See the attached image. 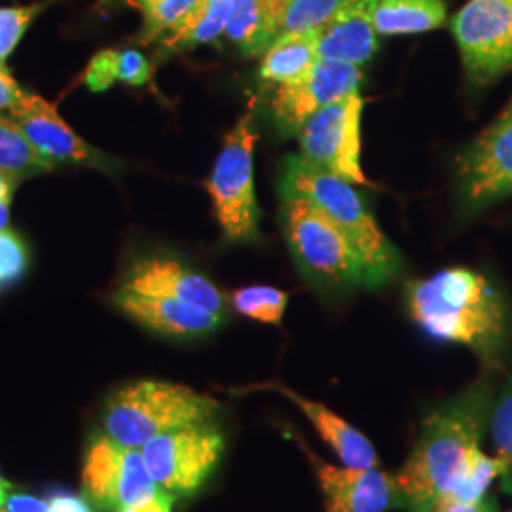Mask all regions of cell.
<instances>
[{
	"instance_id": "obj_1",
	"label": "cell",
	"mask_w": 512,
	"mask_h": 512,
	"mask_svg": "<svg viewBox=\"0 0 512 512\" xmlns=\"http://www.w3.org/2000/svg\"><path fill=\"white\" fill-rule=\"evenodd\" d=\"M494 393L475 384L431 410L403 467L393 475L404 511L439 501H480L499 478V465L482 450Z\"/></svg>"
},
{
	"instance_id": "obj_2",
	"label": "cell",
	"mask_w": 512,
	"mask_h": 512,
	"mask_svg": "<svg viewBox=\"0 0 512 512\" xmlns=\"http://www.w3.org/2000/svg\"><path fill=\"white\" fill-rule=\"evenodd\" d=\"M410 319L429 338L465 346L486 365H495L507 346L509 313L486 275L446 268L404 287Z\"/></svg>"
},
{
	"instance_id": "obj_3",
	"label": "cell",
	"mask_w": 512,
	"mask_h": 512,
	"mask_svg": "<svg viewBox=\"0 0 512 512\" xmlns=\"http://www.w3.org/2000/svg\"><path fill=\"white\" fill-rule=\"evenodd\" d=\"M279 188L308 198L346 236L365 268V289H382L403 272L399 249L378 226L355 184L291 154L283 162Z\"/></svg>"
},
{
	"instance_id": "obj_4",
	"label": "cell",
	"mask_w": 512,
	"mask_h": 512,
	"mask_svg": "<svg viewBox=\"0 0 512 512\" xmlns=\"http://www.w3.org/2000/svg\"><path fill=\"white\" fill-rule=\"evenodd\" d=\"M219 410V401L188 385L139 380L116 389L107 399L103 429L110 439L141 450L167 431L213 420Z\"/></svg>"
},
{
	"instance_id": "obj_5",
	"label": "cell",
	"mask_w": 512,
	"mask_h": 512,
	"mask_svg": "<svg viewBox=\"0 0 512 512\" xmlns=\"http://www.w3.org/2000/svg\"><path fill=\"white\" fill-rule=\"evenodd\" d=\"M279 220L296 266L313 287L346 293L365 287V268L346 236L313 203L279 188Z\"/></svg>"
},
{
	"instance_id": "obj_6",
	"label": "cell",
	"mask_w": 512,
	"mask_h": 512,
	"mask_svg": "<svg viewBox=\"0 0 512 512\" xmlns=\"http://www.w3.org/2000/svg\"><path fill=\"white\" fill-rule=\"evenodd\" d=\"M256 141L255 112L247 109L226 135L207 179L215 217L230 243H255L262 238L255 192Z\"/></svg>"
},
{
	"instance_id": "obj_7",
	"label": "cell",
	"mask_w": 512,
	"mask_h": 512,
	"mask_svg": "<svg viewBox=\"0 0 512 512\" xmlns=\"http://www.w3.org/2000/svg\"><path fill=\"white\" fill-rule=\"evenodd\" d=\"M82 486L90 501L112 512H171L173 507V497L165 494L148 473L143 452L107 435L95 437L86 450Z\"/></svg>"
},
{
	"instance_id": "obj_8",
	"label": "cell",
	"mask_w": 512,
	"mask_h": 512,
	"mask_svg": "<svg viewBox=\"0 0 512 512\" xmlns=\"http://www.w3.org/2000/svg\"><path fill=\"white\" fill-rule=\"evenodd\" d=\"M226 448L224 433L213 420L188 423L158 435L141 448L148 473L165 494L192 497L219 467Z\"/></svg>"
},
{
	"instance_id": "obj_9",
	"label": "cell",
	"mask_w": 512,
	"mask_h": 512,
	"mask_svg": "<svg viewBox=\"0 0 512 512\" xmlns=\"http://www.w3.org/2000/svg\"><path fill=\"white\" fill-rule=\"evenodd\" d=\"M463 73L484 90L512 71V0H469L452 19Z\"/></svg>"
},
{
	"instance_id": "obj_10",
	"label": "cell",
	"mask_w": 512,
	"mask_h": 512,
	"mask_svg": "<svg viewBox=\"0 0 512 512\" xmlns=\"http://www.w3.org/2000/svg\"><path fill=\"white\" fill-rule=\"evenodd\" d=\"M461 219H471L512 196V99L456 160Z\"/></svg>"
},
{
	"instance_id": "obj_11",
	"label": "cell",
	"mask_w": 512,
	"mask_h": 512,
	"mask_svg": "<svg viewBox=\"0 0 512 512\" xmlns=\"http://www.w3.org/2000/svg\"><path fill=\"white\" fill-rule=\"evenodd\" d=\"M365 99L353 92L317 110L298 129L300 156L311 165L338 175L349 183L368 186L361 165V118Z\"/></svg>"
},
{
	"instance_id": "obj_12",
	"label": "cell",
	"mask_w": 512,
	"mask_h": 512,
	"mask_svg": "<svg viewBox=\"0 0 512 512\" xmlns=\"http://www.w3.org/2000/svg\"><path fill=\"white\" fill-rule=\"evenodd\" d=\"M363 67L334 59H319L308 73L291 84L277 86L270 110L283 135H296L317 110L325 109L349 93L359 92Z\"/></svg>"
},
{
	"instance_id": "obj_13",
	"label": "cell",
	"mask_w": 512,
	"mask_h": 512,
	"mask_svg": "<svg viewBox=\"0 0 512 512\" xmlns=\"http://www.w3.org/2000/svg\"><path fill=\"white\" fill-rule=\"evenodd\" d=\"M302 454L310 461L311 469L317 476L319 488L325 495V507L329 512H387L403 509L399 488L395 478L380 469H355V467H334L319 456L296 433L287 431Z\"/></svg>"
},
{
	"instance_id": "obj_14",
	"label": "cell",
	"mask_w": 512,
	"mask_h": 512,
	"mask_svg": "<svg viewBox=\"0 0 512 512\" xmlns=\"http://www.w3.org/2000/svg\"><path fill=\"white\" fill-rule=\"evenodd\" d=\"M118 289L184 300L217 315H228V298L200 270L169 253L135 256L124 270Z\"/></svg>"
},
{
	"instance_id": "obj_15",
	"label": "cell",
	"mask_w": 512,
	"mask_h": 512,
	"mask_svg": "<svg viewBox=\"0 0 512 512\" xmlns=\"http://www.w3.org/2000/svg\"><path fill=\"white\" fill-rule=\"evenodd\" d=\"M10 118L18 124L38 152L55 165H84L101 171H110L116 167L112 158L84 141L59 116L54 105L38 95L25 93L18 105L10 110Z\"/></svg>"
},
{
	"instance_id": "obj_16",
	"label": "cell",
	"mask_w": 512,
	"mask_h": 512,
	"mask_svg": "<svg viewBox=\"0 0 512 512\" xmlns=\"http://www.w3.org/2000/svg\"><path fill=\"white\" fill-rule=\"evenodd\" d=\"M118 310L124 311L129 319L141 327L177 340L202 338L220 329L226 317L184 300L156 296V294L131 293L118 289L112 294Z\"/></svg>"
},
{
	"instance_id": "obj_17",
	"label": "cell",
	"mask_w": 512,
	"mask_h": 512,
	"mask_svg": "<svg viewBox=\"0 0 512 512\" xmlns=\"http://www.w3.org/2000/svg\"><path fill=\"white\" fill-rule=\"evenodd\" d=\"M378 0H346L319 29L317 52L321 59H334L365 67L378 52L374 8Z\"/></svg>"
},
{
	"instance_id": "obj_18",
	"label": "cell",
	"mask_w": 512,
	"mask_h": 512,
	"mask_svg": "<svg viewBox=\"0 0 512 512\" xmlns=\"http://www.w3.org/2000/svg\"><path fill=\"white\" fill-rule=\"evenodd\" d=\"M251 389L272 391V393H279L285 399L293 401L294 406H298V410L310 420L317 435L329 444L332 452L346 467L374 469L380 465V459H378L372 442L366 439L361 431H357L351 423L327 408L325 404L306 399V397L298 395L291 387L279 384V382L253 385Z\"/></svg>"
},
{
	"instance_id": "obj_19",
	"label": "cell",
	"mask_w": 512,
	"mask_h": 512,
	"mask_svg": "<svg viewBox=\"0 0 512 512\" xmlns=\"http://www.w3.org/2000/svg\"><path fill=\"white\" fill-rule=\"evenodd\" d=\"M283 0H234L226 38L245 57H262L279 35Z\"/></svg>"
},
{
	"instance_id": "obj_20",
	"label": "cell",
	"mask_w": 512,
	"mask_h": 512,
	"mask_svg": "<svg viewBox=\"0 0 512 512\" xmlns=\"http://www.w3.org/2000/svg\"><path fill=\"white\" fill-rule=\"evenodd\" d=\"M317 29L275 38L262 55L258 76L266 86H285L302 78L319 61Z\"/></svg>"
},
{
	"instance_id": "obj_21",
	"label": "cell",
	"mask_w": 512,
	"mask_h": 512,
	"mask_svg": "<svg viewBox=\"0 0 512 512\" xmlns=\"http://www.w3.org/2000/svg\"><path fill=\"white\" fill-rule=\"evenodd\" d=\"M234 0H198L175 29L160 38V54H181L219 40L226 33Z\"/></svg>"
},
{
	"instance_id": "obj_22",
	"label": "cell",
	"mask_w": 512,
	"mask_h": 512,
	"mask_svg": "<svg viewBox=\"0 0 512 512\" xmlns=\"http://www.w3.org/2000/svg\"><path fill=\"white\" fill-rule=\"evenodd\" d=\"M444 21V0H378L374 8V27L380 37L421 35L439 29Z\"/></svg>"
},
{
	"instance_id": "obj_23",
	"label": "cell",
	"mask_w": 512,
	"mask_h": 512,
	"mask_svg": "<svg viewBox=\"0 0 512 512\" xmlns=\"http://www.w3.org/2000/svg\"><path fill=\"white\" fill-rule=\"evenodd\" d=\"M54 162L38 152L12 118L0 116V173L19 181L54 169Z\"/></svg>"
},
{
	"instance_id": "obj_24",
	"label": "cell",
	"mask_w": 512,
	"mask_h": 512,
	"mask_svg": "<svg viewBox=\"0 0 512 512\" xmlns=\"http://www.w3.org/2000/svg\"><path fill=\"white\" fill-rule=\"evenodd\" d=\"M230 304L243 317L279 327L289 304V293L268 285H251L230 294Z\"/></svg>"
},
{
	"instance_id": "obj_25",
	"label": "cell",
	"mask_w": 512,
	"mask_h": 512,
	"mask_svg": "<svg viewBox=\"0 0 512 512\" xmlns=\"http://www.w3.org/2000/svg\"><path fill=\"white\" fill-rule=\"evenodd\" d=\"M488 427L494 444V458L499 465L501 486L507 494H512V378L503 387L501 395L494 399Z\"/></svg>"
},
{
	"instance_id": "obj_26",
	"label": "cell",
	"mask_w": 512,
	"mask_h": 512,
	"mask_svg": "<svg viewBox=\"0 0 512 512\" xmlns=\"http://www.w3.org/2000/svg\"><path fill=\"white\" fill-rule=\"evenodd\" d=\"M346 0H283L279 37L319 29Z\"/></svg>"
},
{
	"instance_id": "obj_27",
	"label": "cell",
	"mask_w": 512,
	"mask_h": 512,
	"mask_svg": "<svg viewBox=\"0 0 512 512\" xmlns=\"http://www.w3.org/2000/svg\"><path fill=\"white\" fill-rule=\"evenodd\" d=\"M143 14L141 42L150 44L164 38L196 6L198 0H135Z\"/></svg>"
},
{
	"instance_id": "obj_28",
	"label": "cell",
	"mask_w": 512,
	"mask_h": 512,
	"mask_svg": "<svg viewBox=\"0 0 512 512\" xmlns=\"http://www.w3.org/2000/svg\"><path fill=\"white\" fill-rule=\"evenodd\" d=\"M46 8L44 2L31 6L0 8V63L16 50L19 40L27 33L31 23Z\"/></svg>"
},
{
	"instance_id": "obj_29",
	"label": "cell",
	"mask_w": 512,
	"mask_h": 512,
	"mask_svg": "<svg viewBox=\"0 0 512 512\" xmlns=\"http://www.w3.org/2000/svg\"><path fill=\"white\" fill-rule=\"evenodd\" d=\"M29 251L16 232L0 230V287L12 285L27 272Z\"/></svg>"
},
{
	"instance_id": "obj_30",
	"label": "cell",
	"mask_w": 512,
	"mask_h": 512,
	"mask_svg": "<svg viewBox=\"0 0 512 512\" xmlns=\"http://www.w3.org/2000/svg\"><path fill=\"white\" fill-rule=\"evenodd\" d=\"M84 82L92 92H105L118 82V50H105L95 55L86 69Z\"/></svg>"
},
{
	"instance_id": "obj_31",
	"label": "cell",
	"mask_w": 512,
	"mask_h": 512,
	"mask_svg": "<svg viewBox=\"0 0 512 512\" xmlns=\"http://www.w3.org/2000/svg\"><path fill=\"white\" fill-rule=\"evenodd\" d=\"M152 76V67L137 50H118V82L128 86H145Z\"/></svg>"
},
{
	"instance_id": "obj_32",
	"label": "cell",
	"mask_w": 512,
	"mask_h": 512,
	"mask_svg": "<svg viewBox=\"0 0 512 512\" xmlns=\"http://www.w3.org/2000/svg\"><path fill=\"white\" fill-rule=\"evenodd\" d=\"M50 503L31 494H6L0 503V512H48Z\"/></svg>"
},
{
	"instance_id": "obj_33",
	"label": "cell",
	"mask_w": 512,
	"mask_h": 512,
	"mask_svg": "<svg viewBox=\"0 0 512 512\" xmlns=\"http://www.w3.org/2000/svg\"><path fill=\"white\" fill-rule=\"evenodd\" d=\"M421 512H499L494 501L480 499V501H439L433 503Z\"/></svg>"
},
{
	"instance_id": "obj_34",
	"label": "cell",
	"mask_w": 512,
	"mask_h": 512,
	"mask_svg": "<svg viewBox=\"0 0 512 512\" xmlns=\"http://www.w3.org/2000/svg\"><path fill=\"white\" fill-rule=\"evenodd\" d=\"M25 92L19 88L18 82L14 80V76L4 69V65L0 63V112L2 110L14 109L21 101V97Z\"/></svg>"
},
{
	"instance_id": "obj_35",
	"label": "cell",
	"mask_w": 512,
	"mask_h": 512,
	"mask_svg": "<svg viewBox=\"0 0 512 512\" xmlns=\"http://www.w3.org/2000/svg\"><path fill=\"white\" fill-rule=\"evenodd\" d=\"M48 503H50L48 512H93L88 499L78 495H55L54 499H50Z\"/></svg>"
},
{
	"instance_id": "obj_36",
	"label": "cell",
	"mask_w": 512,
	"mask_h": 512,
	"mask_svg": "<svg viewBox=\"0 0 512 512\" xmlns=\"http://www.w3.org/2000/svg\"><path fill=\"white\" fill-rule=\"evenodd\" d=\"M14 179H10L8 175L0 173V230H4L8 226V217H10V203L14 196V188H16Z\"/></svg>"
},
{
	"instance_id": "obj_37",
	"label": "cell",
	"mask_w": 512,
	"mask_h": 512,
	"mask_svg": "<svg viewBox=\"0 0 512 512\" xmlns=\"http://www.w3.org/2000/svg\"><path fill=\"white\" fill-rule=\"evenodd\" d=\"M6 494H8V484L0 478V503H2V499L6 497Z\"/></svg>"
},
{
	"instance_id": "obj_38",
	"label": "cell",
	"mask_w": 512,
	"mask_h": 512,
	"mask_svg": "<svg viewBox=\"0 0 512 512\" xmlns=\"http://www.w3.org/2000/svg\"><path fill=\"white\" fill-rule=\"evenodd\" d=\"M116 512H148V511H139V509H122V511Z\"/></svg>"
},
{
	"instance_id": "obj_39",
	"label": "cell",
	"mask_w": 512,
	"mask_h": 512,
	"mask_svg": "<svg viewBox=\"0 0 512 512\" xmlns=\"http://www.w3.org/2000/svg\"><path fill=\"white\" fill-rule=\"evenodd\" d=\"M509 512H512V507H511V511H509Z\"/></svg>"
}]
</instances>
